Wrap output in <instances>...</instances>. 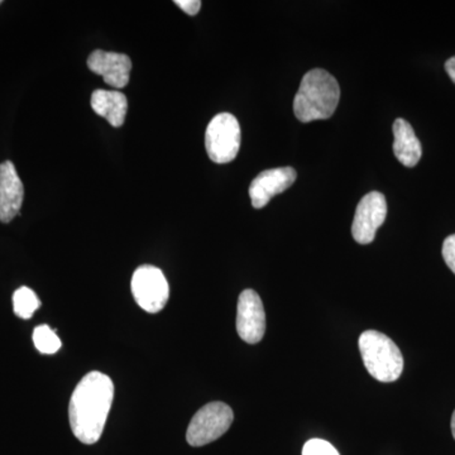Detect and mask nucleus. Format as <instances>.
<instances>
[{
    "label": "nucleus",
    "mask_w": 455,
    "mask_h": 455,
    "mask_svg": "<svg viewBox=\"0 0 455 455\" xmlns=\"http://www.w3.org/2000/svg\"><path fill=\"white\" fill-rule=\"evenodd\" d=\"M114 385L100 372H90L79 382L68 405L74 435L84 444H95L103 435L112 409Z\"/></svg>",
    "instance_id": "1"
},
{
    "label": "nucleus",
    "mask_w": 455,
    "mask_h": 455,
    "mask_svg": "<svg viewBox=\"0 0 455 455\" xmlns=\"http://www.w3.org/2000/svg\"><path fill=\"white\" fill-rule=\"evenodd\" d=\"M339 99V84L333 75L314 68L302 77L293 100V112L302 123L329 119L337 110Z\"/></svg>",
    "instance_id": "2"
},
{
    "label": "nucleus",
    "mask_w": 455,
    "mask_h": 455,
    "mask_svg": "<svg viewBox=\"0 0 455 455\" xmlns=\"http://www.w3.org/2000/svg\"><path fill=\"white\" fill-rule=\"evenodd\" d=\"M359 352L368 372L377 381H397L403 371V357L400 348L387 335L367 331L358 340Z\"/></svg>",
    "instance_id": "3"
},
{
    "label": "nucleus",
    "mask_w": 455,
    "mask_h": 455,
    "mask_svg": "<svg viewBox=\"0 0 455 455\" xmlns=\"http://www.w3.org/2000/svg\"><path fill=\"white\" fill-rule=\"evenodd\" d=\"M235 414L224 403H211L202 407L191 419L187 440L191 447H204L220 439L232 427Z\"/></svg>",
    "instance_id": "4"
},
{
    "label": "nucleus",
    "mask_w": 455,
    "mask_h": 455,
    "mask_svg": "<svg viewBox=\"0 0 455 455\" xmlns=\"http://www.w3.org/2000/svg\"><path fill=\"white\" fill-rule=\"evenodd\" d=\"M241 125L235 116L220 113L209 123L205 133V148L215 164L232 163L241 147Z\"/></svg>",
    "instance_id": "5"
},
{
    "label": "nucleus",
    "mask_w": 455,
    "mask_h": 455,
    "mask_svg": "<svg viewBox=\"0 0 455 455\" xmlns=\"http://www.w3.org/2000/svg\"><path fill=\"white\" fill-rule=\"evenodd\" d=\"M132 293L143 310L156 314L163 310L169 301V283L160 268L140 266L132 277Z\"/></svg>",
    "instance_id": "6"
},
{
    "label": "nucleus",
    "mask_w": 455,
    "mask_h": 455,
    "mask_svg": "<svg viewBox=\"0 0 455 455\" xmlns=\"http://www.w3.org/2000/svg\"><path fill=\"white\" fill-rule=\"evenodd\" d=\"M387 203L381 193L372 191L362 197L353 220L352 235L359 244L372 243L377 230L385 223Z\"/></svg>",
    "instance_id": "7"
},
{
    "label": "nucleus",
    "mask_w": 455,
    "mask_h": 455,
    "mask_svg": "<svg viewBox=\"0 0 455 455\" xmlns=\"http://www.w3.org/2000/svg\"><path fill=\"white\" fill-rule=\"evenodd\" d=\"M236 331L242 340L248 344L259 343L265 335V307L259 293L254 290H244L239 295L236 307Z\"/></svg>",
    "instance_id": "8"
},
{
    "label": "nucleus",
    "mask_w": 455,
    "mask_h": 455,
    "mask_svg": "<svg viewBox=\"0 0 455 455\" xmlns=\"http://www.w3.org/2000/svg\"><path fill=\"white\" fill-rule=\"evenodd\" d=\"M296 181V171L292 167H278L266 170L253 180L250 187L253 208L262 209L272 197L283 193Z\"/></svg>",
    "instance_id": "9"
},
{
    "label": "nucleus",
    "mask_w": 455,
    "mask_h": 455,
    "mask_svg": "<svg viewBox=\"0 0 455 455\" xmlns=\"http://www.w3.org/2000/svg\"><path fill=\"white\" fill-rule=\"evenodd\" d=\"M88 68L92 73L103 76L104 82L113 88H125L130 83L132 61L124 53L95 50L89 56Z\"/></svg>",
    "instance_id": "10"
},
{
    "label": "nucleus",
    "mask_w": 455,
    "mask_h": 455,
    "mask_svg": "<svg viewBox=\"0 0 455 455\" xmlns=\"http://www.w3.org/2000/svg\"><path fill=\"white\" fill-rule=\"evenodd\" d=\"M25 187L12 161L0 164V221L11 223L20 214Z\"/></svg>",
    "instance_id": "11"
},
{
    "label": "nucleus",
    "mask_w": 455,
    "mask_h": 455,
    "mask_svg": "<svg viewBox=\"0 0 455 455\" xmlns=\"http://www.w3.org/2000/svg\"><path fill=\"white\" fill-rule=\"evenodd\" d=\"M394 152L397 160L403 166L414 167L420 161L423 149H421L420 140L416 137L411 124L405 119H396L394 123Z\"/></svg>",
    "instance_id": "12"
},
{
    "label": "nucleus",
    "mask_w": 455,
    "mask_h": 455,
    "mask_svg": "<svg viewBox=\"0 0 455 455\" xmlns=\"http://www.w3.org/2000/svg\"><path fill=\"white\" fill-rule=\"evenodd\" d=\"M92 108L98 116H103L113 127L118 128L124 124L128 100L123 92L99 89L92 92Z\"/></svg>",
    "instance_id": "13"
},
{
    "label": "nucleus",
    "mask_w": 455,
    "mask_h": 455,
    "mask_svg": "<svg viewBox=\"0 0 455 455\" xmlns=\"http://www.w3.org/2000/svg\"><path fill=\"white\" fill-rule=\"evenodd\" d=\"M41 307L40 299L28 287H20L13 295L14 313L22 319H31L35 311Z\"/></svg>",
    "instance_id": "14"
},
{
    "label": "nucleus",
    "mask_w": 455,
    "mask_h": 455,
    "mask_svg": "<svg viewBox=\"0 0 455 455\" xmlns=\"http://www.w3.org/2000/svg\"><path fill=\"white\" fill-rule=\"evenodd\" d=\"M33 343L42 355H55L61 348V340L49 325H40L35 329Z\"/></svg>",
    "instance_id": "15"
},
{
    "label": "nucleus",
    "mask_w": 455,
    "mask_h": 455,
    "mask_svg": "<svg viewBox=\"0 0 455 455\" xmlns=\"http://www.w3.org/2000/svg\"><path fill=\"white\" fill-rule=\"evenodd\" d=\"M302 455H340L337 449L323 439H311L302 448Z\"/></svg>",
    "instance_id": "16"
},
{
    "label": "nucleus",
    "mask_w": 455,
    "mask_h": 455,
    "mask_svg": "<svg viewBox=\"0 0 455 455\" xmlns=\"http://www.w3.org/2000/svg\"><path fill=\"white\" fill-rule=\"evenodd\" d=\"M443 259L455 275V235H449L443 243Z\"/></svg>",
    "instance_id": "17"
},
{
    "label": "nucleus",
    "mask_w": 455,
    "mask_h": 455,
    "mask_svg": "<svg viewBox=\"0 0 455 455\" xmlns=\"http://www.w3.org/2000/svg\"><path fill=\"white\" fill-rule=\"evenodd\" d=\"M175 4L188 13V16H196L202 8L200 0H176Z\"/></svg>",
    "instance_id": "18"
},
{
    "label": "nucleus",
    "mask_w": 455,
    "mask_h": 455,
    "mask_svg": "<svg viewBox=\"0 0 455 455\" xmlns=\"http://www.w3.org/2000/svg\"><path fill=\"white\" fill-rule=\"evenodd\" d=\"M445 70H447L449 76H451V79L455 84V56L448 60L447 64H445Z\"/></svg>",
    "instance_id": "19"
},
{
    "label": "nucleus",
    "mask_w": 455,
    "mask_h": 455,
    "mask_svg": "<svg viewBox=\"0 0 455 455\" xmlns=\"http://www.w3.org/2000/svg\"><path fill=\"white\" fill-rule=\"evenodd\" d=\"M451 434H453V438L455 439V410L453 412V416H451Z\"/></svg>",
    "instance_id": "20"
},
{
    "label": "nucleus",
    "mask_w": 455,
    "mask_h": 455,
    "mask_svg": "<svg viewBox=\"0 0 455 455\" xmlns=\"http://www.w3.org/2000/svg\"><path fill=\"white\" fill-rule=\"evenodd\" d=\"M0 4H2V0H0Z\"/></svg>",
    "instance_id": "21"
}]
</instances>
